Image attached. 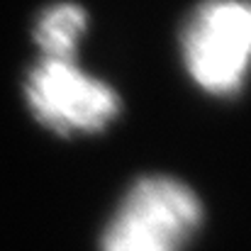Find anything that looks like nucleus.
<instances>
[{
	"mask_svg": "<svg viewBox=\"0 0 251 251\" xmlns=\"http://www.w3.org/2000/svg\"><path fill=\"white\" fill-rule=\"evenodd\" d=\"M249 39L251 12L244 0H205L183 29L188 74L210 93H237L247 76Z\"/></svg>",
	"mask_w": 251,
	"mask_h": 251,
	"instance_id": "obj_2",
	"label": "nucleus"
},
{
	"mask_svg": "<svg viewBox=\"0 0 251 251\" xmlns=\"http://www.w3.org/2000/svg\"><path fill=\"white\" fill-rule=\"evenodd\" d=\"M198 195L176 178L149 176L125 195L100 251H180L200 227Z\"/></svg>",
	"mask_w": 251,
	"mask_h": 251,
	"instance_id": "obj_1",
	"label": "nucleus"
},
{
	"mask_svg": "<svg viewBox=\"0 0 251 251\" xmlns=\"http://www.w3.org/2000/svg\"><path fill=\"white\" fill-rule=\"evenodd\" d=\"M85 32V10L74 2H59L49 7L39 22L34 39L44 51V59H64L74 61L78 49V39Z\"/></svg>",
	"mask_w": 251,
	"mask_h": 251,
	"instance_id": "obj_4",
	"label": "nucleus"
},
{
	"mask_svg": "<svg viewBox=\"0 0 251 251\" xmlns=\"http://www.w3.org/2000/svg\"><path fill=\"white\" fill-rule=\"evenodd\" d=\"M25 93L34 117L59 134L100 132L120 112L117 93L76 61L42 59L29 71Z\"/></svg>",
	"mask_w": 251,
	"mask_h": 251,
	"instance_id": "obj_3",
	"label": "nucleus"
}]
</instances>
